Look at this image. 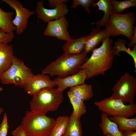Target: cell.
Listing matches in <instances>:
<instances>
[{
	"label": "cell",
	"mask_w": 136,
	"mask_h": 136,
	"mask_svg": "<svg viewBox=\"0 0 136 136\" xmlns=\"http://www.w3.org/2000/svg\"><path fill=\"white\" fill-rule=\"evenodd\" d=\"M102 42L101 46L92 51L90 57L80 67L86 72L87 79L104 75L112 66L115 56L113 41L109 37Z\"/></svg>",
	"instance_id": "1"
},
{
	"label": "cell",
	"mask_w": 136,
	"mask_h": 136,
	"mask_svg": "<svg viewBox=\"0 0 136 136\" xmlns=\"http://www.w3.org/2000/svg\"><path fill=\"white\" fill-rule=\"evenodd\" d=\"M84 51L78 54L64 53L49 64L42 71L41 74H49L63 78L77 73L81 65L88 59Z\"/></svg>",
	"instance_id": "2"
},
{
	"label": "cell",
	"mask_w": 136,
	"mask_h": 136,
	"mask_svg": "<svg viewBox=\"0 0 136 136\" xmlns=\"http://www.w3.org/2000/svg\"><path fill=\"white\" fill-rule=\"evenodd\" d=\"M32 96L30 110L43 115L57 110L64 99L62 92L53 88H44Z\"/></svg>",
	"instance_id": "3"
},
{
	"label": "cell",
	"mask_w": 136,
	"mask_h": 136,
	"mask_svg": "<svg viewBox=\"0 0 136 136\" xmlns=\"http://www.w3.org/2000/svg\"><path fill=\"white\" fill-rule=\"evenodd\" d=\"M55 120L46 115L27 110L21 125L26 136H49L54 125Z\"/></svg>",
	"instance_id": "4"
},
{
	"label": "cell",
	"mask_w": 136,
	"mask_h": 136,
	"mask_svg": "<svg viewBox=\"0 0 136 136\" xmlns=\"http://www.w3.org/2000/svg\"><path fill=\"white\" fill-rule=\"evenodd\" d=\"M33 75L31 69L14 55L11 67L0 76V81L3 84H12L23 88Z\"/></svg>",
	"instance_id": "5"
},
{
	"label": "cell",
	"mask_w": 136,
	"mask_h": 136,
	"mask_svg": "<svg viewBox=\"0 0 136 136\" xmlns=\"http://www.w3.org/2000/svg\"><path fill=\"white\" fill-rule=\"evenodd\" d=\"M136 19L135 14L132 12L120 14L113 13L110 15L105 28L110 32L112 36L122 35L131 40L133 37V25Z\"/></svg>",
	"instance_id": "6"
},
{
	"label": "cell",
	"mask_w": 136,
	"mask_h": 136,
	"mask_svg": "<svg viewBox=\"0 0 136 136\" xmlns=\"http://www.w3.org/2000/svg\"><path fill=\"white\" fill-rule=\"evenodd\" d=\"M111 89L113 93L110 97L111 98L120 100L124 104H133L136 94V78L126 72Z\"/></svg>",
	"instance_id": "7"
},
{
	"label": "cell",
	"mask_w": 136,
	"mask_h": 136,
	"mask_svg": "<svg viewBox=\"0 0 136 136\" xmlns=\"http://www.w3.org/2000/svg\"><path fill=\"white\" fill-rule=\"evenodd\" d=\"M95 105L108 116H121L128 118L136 114V104H125L121 100L105 98L95 102Z\"/></svg>",
	"instance_id": "8"
},
{
	"label": "cell",
	"mask_w": 136,
	"mask_h": 136,
	"mask_svg": "<svg viewBox=\"0 0 136 136\" xmlns=\"http://www.w3.org/2000/svg\"><path fill=\"white\" fill-rule=\"evenodd\" d=\"M2 1L15 11L16 16L13 19V23L16 28V33L20 35L26 29L29 19L35 14V12L24 8L22 3L18 0H2Z\"/></svg>",
	"instance_id": "9"
},
{
	"label": "cell",
	"mask_w": 136,
	"mask_h": 136,
	"mask_svg": "<svg viewBox=\"0 0 136 136\" xmlns=\"http://www.w3.org/2000/svg\"><path fill=\"white\" fill-rule=\"evenodd\" d=\"M43 32L44 35L67 41L71 39L68 30L69 23L65 16L54 20L48 21Z\"/></svg>",
	"instance_id": "10"
},
{
	"label": "cell",
	"mask_w": 136,
	"mask_h": 136,
	"mask_svg": "<svg viewBox=\"0 0 136 136\" xmlns=\"http://www.w3.org/2000/svg\"><path fill=\"white\" fill-rule=\"evenodd\" d=\"M44 3L42 0L38 2L35 12L38 19H41L45 23L65 16L68 13L69 10L66 4H62L53 9H49L44 7Z\"/></svg>",
	"instance_id": "11"
},
{
	"label": "cell",
	"mask_w": 136,
	"mask_h": 136,
	"mask_svg": "<svg viewBox=\"0 0 136 136\" xmlns=\"http://www.w3.org/2000/svg\"><path fill=\"white\" fill-rule=\"evenodd\" d=\"M55 86L53 80L48 76L46 74H38L34 75L30 78L23 88L28 93L32 96L43 88H54Z\"/></svg>",
	"instance_id": "12"
},
{
	"label": "cell",
	"mask_w": 136,
	"mask_h": 136,
	"mask_svg": "<svg viewBox=\"0 0 136 136\" xmlns=\"http://www.w3.org/2000/svg\"><path fill=\"white\" fill-rule=\"evenodd\" d=\"M87 75L84 70L80 69L77 73L63 78L57 77L53 81L57 89L62 92L67 88H71L85 83Z\"/></svg>",
	"instance_id": "13"
},
{
	"label": "cell",
	"mask_w": 136,
	"mask_h": 136,
	"mask_svg": "<svg viewBox=\"0 0 136 136\" xmlns=\"http://www.w3.org/2000/svg\"><path fill=\"white\" fill-rule=\"evenodd\" d=\"M110 36V32L105 28L102 29L100 27H92L91 32L88 35L84 51L87 53L96 49L99 43Z\"/></svg>",
	"instance_id": "14"
},
{
	"label": "cell",
	"mask_w": 136,
	"mask_h": 136,
	"mask_svg": "<svg viewBox=\"0 0 136 136\" xmlns=\"http://www.w3.org/2000/svg\"><path fill=\"white\" fill-rule=\"evenodd\" d=\"M13 46L0 43V76L11 66L14 55Z\"/></svg>",
	"instance_id": "15"
},
{
	"label": "cell",
	"mask_w": 136,
	"mask_h": 136,
	"mask_svg": "<svg viewBox=\"0 0 136 136\" xmlns=\"http://www.w3.org/2000/svg\"><path fill=\"white\" fill-rule=\"evenodd\" d=\"M87 37V35L85 36L66 41L62 46L64 53L78 54L82 53L84 51Z\"/></svg>",
	"instance_id": "16"
},
{
	"label": "cell",
	"mask_w": 136,
	"mask_h": 136,
	"mask_svg": "<svg viewBox=\"0 0 136 136\" xmlns=\"http://www.w3.org/2000/svg\"><path fill=\"white\" fill-rule=\"evenodd\" d=\"M91 5L93 8L97 6L98 10H102L104 13V16L101 19L91 24H95L97 27H99L105 26L108 21L111 14L114 13L110 0H99L96 3H92Z\"/></svg>",
	"instance_id": "17"
},
{
	"label": "cell",
	"mask_w": 136,
	"mask_h": 136,
	"mask_svg": "<svg viewBox=\"0 0 136 136\" xmlns=\"http://www.w3.org/2000/svg\"><path fill=\"white\" fill-rule=\"evenodd\" d=\"M101 116L99 126L104 135L108 133L112 136H123V132L119 130L117 124L110 120L106 114L102 112Z\"/></svg>",
	"instance_id": "18"
},
{
	"label": "cell",
	"mask_w": 136,
	"mask_h": 136,
	"mask_svg": "<svg viewBox=\"0 0 136 136\" xmlns=\"http://www.w3.org/2000/svg\"><path fill=\"white\" fill-rule=\"evenodd\" d=\"M82 129L80 120L72 112L62 136H82Z\"/></svg>",
	"instance_id": "19"
},
{
	"label": "cell",
	"mask_w": 136,
	"mask_h": 136,
	"mask_svg": "<svg viewBox=\"0 0 136 136\" xmlns=\"http://www.w3.org/2000/svg\"><path fill=\"white\" fill-rule=\"evenodd\" d=\"M1 2L0 0V6ZM14 14L11 12L4 11L0 6V28L8 34H14V32L16 30V28L13 23Z\"/></svg>",
	"instance_id": "20"
},
{
	"label": "cell",
	"mask_w": 136,
	"mask_h": 136,
	"mask_svg": "<svg viewBox=\"0 0 136 136\" xmlns=\"http://www.w3.org/2000/svg\"><path fill=\"white\" fill-rule=\"evenodd\" d=\"M111 121L117 125L119 130L122 132L136 131V118L129 119L121 116H114L109 117Z\"/></svg>",
	"instance_id": "21"
},
{
	"label": "cell",
	"mask_w": 136,
	"mask_h": 136,
	"mask_svg": "<svg viewBox=\"0 0 136 136\" xmlns=\"http://www.w3.org/2000/svg\"><path fill=\"white\" fill-rule=\"evenodd\" d=\"M69 91L84 101L90 99L94 96L92 85L85 83L70 88Z\"/></svg>",
	"instance_id": "22"
},
{
	"label": "cell",
	"mask_w": 136,
	"mask_h": 136,
	"mask_svg": "<svg viewBox=\"0 0 136 136\" xmlns=\"http://www.w3.org/2000/svg\"><path fill=\"white\" fill-rule=\"evenodd\" d=\"M127 42L124 39L119 38L114 44V46H113L115 55L118 56H120L119 53L120 52L124 51L130 55L134 61L135 72L136 70V45L133 46V48L131 50L129 48H127L126 46Z\"/></svg>",
	"instance_id": "23"
},
{
	"label": "cell",
	"mask_w": 136,
	"mask_h": 136,
	"mask_svg": "<svg viewBox=\"0 0 136 136\" xmlns=\"http://www.w3.org/2000/svg\"><path fill=\"white\" fill-rule=\"evenodd\" d=\"M67 94L73 107L72 112L80 120L82 116L86 113V107L84 101L75 96L69 91Z\"/></svg>",
	"instance_id": "24"
},
{
	"label": "cell",
	"mask_w": 136,
	"mask_h": 136,
	"mask_svg": "<svg viewBox=\"0 0 136 136\" xmlns=\"http://www.w3.org/2000/svg\"><path fill=\"white\" fill-rule=\"evenodd\" d=\"M69 119L66 116H60L55 120L54 125L49 136H62Z\"/></svg>",
	"instance_id": "25"
},
{
	"label": "cell",
	"mask_w": 136,
	"mask_h": 136,
	"mask_svg": "<svg viewBox=\"0 0 136 136\" xmlns=\"http://www.w3.org/2000/svg\"><path fill=\"white\" fill-rule=\"evenodd\" d=\"M110 2L114 13L118 14H121L122 12L127 8L136 6V0L122 1L110 0Z\"/></svg>",
	"instance_id": "26"
},
{
	"label": "cell",
	"mask_w": 136,
	"mask_h": 136,
	"mask_svg": "<svg viewBox=\"0 0 136 136\" xmlns=\"http://www.w3.org/2000/svg\"><path fill=\"white\" fill-rule=\"evenodd\" d=\"M96 1V0H74L71 8L75 9L79 5H80L83 7L87 13H89L90 5Z\"/></svg>",
	"instance_id": "27"
},
{
	"label": "cell",
	"mask_w": 136,
	"mask_h": 136,
	"mask_svg": "<svg viewBox=\"0 0 136 136\" xmlns=\"http://www.w3.org/2000/svg\"><path fill=\"white\" fill-rule=\"evenodd\" d=\"M9 128L7 114L5 113L2 122L0 125V136H7Z\"/></svg>",
	"instance_id": "28"
},
{
	"label": "cell",
	"mask_w": 136,
	"mask_h": 136,
	"mask_svg": "<svg viewBox=\"0 0 136 136\" xmlns=\"http://www.w3.org/2000/svg\"><path fill=\"white\" fill-rule=\"evenodd\" d=\"M14 38V34L8 33L0 28V43H8L11 42Z\"/></svg>",
	"instance_id": "29"
},
{
	"label": "cell",
	"mask_w": 136,
	"mask_h": 136,
	"mask_svg": "<svg viewBox=\"0 0 136 136\" xmlns=\"http://www.w3.org/2000/svg\"><path fill=\"white\" fill-rule=\"evenodd\" d=\"M50 7L55 8L63 4H66L68 1V0H49Z\"/></svg>",
	"instance_id": "30"
},
{
	"label": "cell",
	"mask_w": 136,
	"mask_h": 136,
	"mask_svg": "<svg viewBox=\"0 0 136 136\" xmlns=\"http://www.w3.org/2000/svg\"><path fill=\"white\" fill-rule=\"evenodd\" d=\"M134 36L133 39L128 44V48L133 47L135 45L136 43V27L134 26H133Z\"/></svg>",
	"instance_id": "31"
},
{
	"label": "cell",
	"mask_w": 136,
	"mask_h": 136,
	"mask_svg": "<svg viewBox=\"0 0 136 136\" xmlns=\"http://www.w3.org/2000/svg\"><path fill=\"white\" fill-rule=\"evenodd\" d=\"M122 132L123 136H136V131H126Z\"/></svg>",
	"instance_id": "32"
},
{
	"label": "cell",
	"mask_w": 136,
	"mask_h": 136,
	"mask_svg": "<svg viewBox=\"0 0 136 136\" xmlns=\"http://www.w3.org/2000/svg\"><path fill=\"white\" fill-rule=\"evenodd\" d=\"M4 111L3 109L0 107V116Z\"/></svg>",
	"instance_id": "33"
},
{
	"label": "cell",
	"mask_w": 136,
	"mask_h": 136,
	"mask_svg": "<svg viewBox=\"0 0 136 136\" xmlns=\"http://www.w3.org/2000/svg\"><path fill=\"white\" fill-rule=\"evenodd\" d=\"M105 136H112L110 134L107 133L105 135Z\"/></svg>",
	"instance_id": "34"
}]
</instances>
